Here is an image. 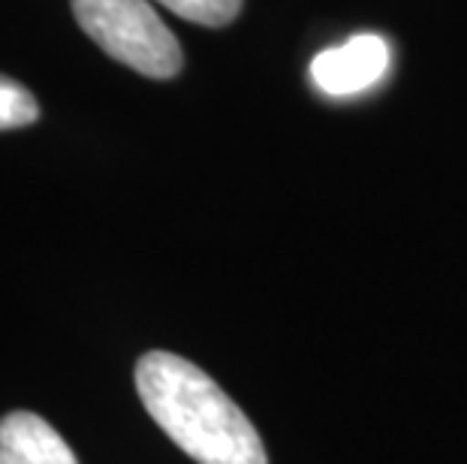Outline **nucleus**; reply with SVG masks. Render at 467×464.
<instances>
[{
	"instance_id": "nucleus-1",
	"label": "nucleus",
	"mask_w": 467,
	"mask_h": 464,
	"mask_svg": "<svg viewBox=\"0 0 467 464\" xmlns=\"http://www.w3.org/2000/svg\"><path fill=\"white\" fill-rule=\"evenodd\" d=\"M136 392L148 417L196 464H268L244 410L184 356L145 353L136 362Z\"/></svg>"
},
{
	"instance_id": "nucleus-2",
	"label": "nucleus",
	"mask_w": 467,
	"mask_h": 464,
	"mask_svg": "<svg viewBox=\"0 0 467 464\" xmlns=\"http://www.w3.org/2000/svg\"><path fill=\"white\" fill-rule=\"evenodd\" d=\"M73 15L109 57L130 70L148 78L182 73V46L151 0H73Z\"/></svg>"
},
{
	"instance_id": "nucleus-3",
	"label": "nucleus",
	"mask_w": 467,
	"mask_h": 464,
	"mask_svg": "<svg viewBox=\"0 0 467 464\" xmlns=\"http://www.w3.org/2000/svg\"><path fill=\"white\" fill-rule=\"evenodd\" d=\"M389 70V46L377 34H356L311 61V78L323 94L353 97L374 88Z\"/></svg>"
},
{
	"instance_id": "nucleus-4",
	"label": "nucleus",
	"mask_w": 467,
	"mask_h": 464,
	"mask_svg": "<svg viewBox=\"0 0 467 464\" xmlns=\"http://www.w3.org/2000/svg\"><path fill=\"white\" fill-rule=\"evenodd\" d=\"M0 464H78V459L43 417L13 410L0 419Z\"/></svg>"
},
{
	"instance_id": "nucleus-5",
	"label": "nucleus",
	"mask_w": 467,
	"mask_h": 464,
	"mask_svg": "<svg viewBox=\"0 0 467 464\" xmlns=\"http://www.w3.org/2000/svg\"><path fill=\"white\" fill-rule=\"evenodd\" d=\"M157 4L172 9L184 22H193L202 27H223L242 13L244 0H157Z\"/></svg>"
},
{
	"instance_id": "nucleus-6",
	"label": "nucleus",
	"mask_w": 467,
	"mask_h": 464,
	"mask_svg": "<svg viewBox=\"0 0 467 464\" xmlns=\"http://www.w3.org/2000/svg\"><path fill=\"white\" fill-rule=\"evenodd\" d=\"M39 118V106L34 94L16 78L0 76V130H18V127L34 124Z\"/></svg>"
}]
</instances>
